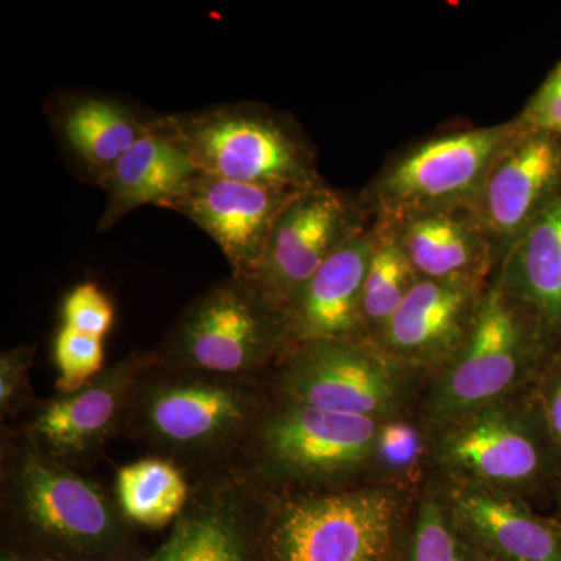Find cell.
Returning <instances> with one entry per match:
<instances>
[{"label":"cell","mask_w":561,"mask_h":561,"mask_svg":"<svg viewBox=\"0 0 561 561\" xmlns=\"http://www.w3.org/2000/svg\"><path fill=\"white\" fill-rule=\"evenodd\" d=\"M253 376L154 365L133 393L127 426L169 460L209 463L239 453L262 415Z\"/></svg>","instance_id":"obj_1"},{"label":"cell","mask_w":561,"mask_h":561,"mask_svg":"<svg viewBox=\"0 0 561 561\" xmlns=\"http://www.w3.org/2000/svg\"><path fill=\"white\" fill-rule=\"evenodd\" d=\"M162 121L203 175L294 191L323 181L297 121L262 103H219Z\"/></svg>","instance_id":"obj_2"},{"label":"cell","mask_w":561,"mask_h":561,"mask_svg":"<svg viewBox=\"0 0 561 561\" xmlns=\"http://www.w3.org/2000/svg\"><path fill=\"white\" fill-rule=\"evenodd\" d=\"M291 345L286 313L250 278L221 279L186 306L154 351L172 370L254 376Z\"/></svg>","instance_id":"obj_3"},{"label":"cell","mask_w":561,"mask_h":561,"mask_svg":"<svg viewBox=\"0 0 561 561\" xmlns=\"http://www.w3.org/2000/svg\"><path fill=\"white\" fill-rule=\"evenodd\" d=\"M2 507L27 534L70 551H108L125 537L116 497L25 440L3 454Z\"/></svg>","instance_id":"obj_4"},{"label":"cell","mask_w":561,"mask_h":561,"mask_svg":"<svg viewBox=\"0 0 561 561\" xmlns=\"http://www.w3.org/2000/svg\"><path fill=\"white\" fill-rule=\"evenodd\" d=\"M378 419L283 402L262 412L234 468L247 481H324L362 467L376 454Z\"/></svg>","instance_id":"obj_5"},{"label":"cell","mask_w":561,"mask_h":561,"mask_svg":"<svg viewBox=\"0 0 561 561\" xmlns=\"http://www.w3.org/2000/svg\"><path fill=\"white\" fill-rule=\"evenodd\" d=\"M519 131L515 121L424 140L383 169L362 197L365 206L381 220L471 206L491 165Z\"/></svg>","instance_id":"obj_6"},{"label":"cell","mask_w":561,"mask_h":561,"mask_svg":"<svg viewBox=\"0 0 561 561\" xmlns=\"http://www.w3.org/2000/svg\"><path fill=\"white\" fill-rule=\"evenodd\" d=\"M397 504L381 491H342L284 502L264 500L265 561H383Z\"/></svg>","instance_id":"obj_7"},{"label":"cell","mask_w":561,"mask_h":561,"mask_svg":"<svg viewBox=\"0 0 561 561\" xmlns=\"http://www.w3.org/2000/svg\"><path fill=\"white\" fill-rule=\"evenodd\" d=\"M368 214L364 198L324 181L298 191L279 214L250 279L284 311L335 251L367 230Z\"/></svg>","instance_id":"obj_8"},{"label":"cell","mask_w":561,"mask_h":561,"mask_svg":"<svg viewBox=\"0 0 561 561\" xmlns=\"http://www.w3.org/2000/svg\"><path fill=\"white\" fill-rule=\"evenodd\" d=\"M157 364L154 351H136L81 389L41 402L25 423L24 440L68 465L90 459L127 424L133 393Z\"/></svg>","instance_id":"obj_9"},{"label":"cell","mask_w":561,"mask_h":561,"mask_svg":"<svg viewBox=\"0 0 561 561\" xmlns=\"http://www.w3.org/2000/svg\"><path fill=\"white\" fill-rule=\"evenodd\" d=\"M527 339L524 308L500 279L483 290L470 331L443 379L435 411L460 419L497 400L519 378Z\"/></svg>","instance_id":"obj_10"},{"label":"cell","mask_w":561,"mask_h":561,"mask_svg":"<svg viewBox=\"0 0 561 561\" xmlns=\"http://www.w3.org/2000/svg\"><path fill=\"white\" fill-rule=\"evenodd\" d=\"M283 402L378 419L398 397L389 362L360 341L294 345L279 375Z\"/></svg>","instance_id":"obj_11"},{"label":"cell","mask_w":561,"mask_h":561,"mask_svg":"<svg viewBox=\"0 0 561 561\" xmlns=\"http://www.w3.org/2000/svg\"><path fill=\"white\" fill-rule=\"evenodd\" d=\"M262 513L257 486L238 471L210 476L146 561H265Z\"/></svg>","instance_id":"obj_12"},{"label":"cell","mask_w":561,"mask_h":561,"mask_svg":"<svg viewBox=\"0 0 561 561\" xmlns=\"http://www.w3.org/2000/svg\"><path fill=\"white\" fill-rule=\"evenodd\" d=\"M44 113L62 160L81 183L102 187L125 153L153 130L161 113L92 90L54 92Z\"/></svg>","instance_id":"obj_13"},{"label":"cell","mask_w":561,"mask_h":561,"mask_svg":"<svg viewBox=\"0 0 561 561\" xmlns=\"http://www.w3.org/2000/svg\"><path fill=\"white\" fill-rule=\"evenodd\" d=\"M298 191L201 175L168 206L208 234L231 275L250 278L260 267L279 214Z\"/></svg>","instance_id":"obj_14"},{"label":"cell","mask_w":561,"mask_h":561,"mask_svg":"<svg viewBox=\"0 0 561 561\" xmlns=\"http://www.w3.org/2000/svg\"><path fill=\"white\" fill-rule=\"evenodd\" d=\"M560 187L559 136L522 125L491 165L470 208L497 253L505 254Z\"/></svg>","instance_id":"obj_15"},{"label":"cell","mask_w":561,"mask_h":561,"mask_svg":"<svg viewBox=\"0 0 561 561\" xmlns=\"http://www.w3.org/2000/svg\"><path fill=\"white\" fill-rule=\"evenodd\" d=\"M375 249L368 227L313 273L297 291L286 313L291 345L320 341H359L362 290Z\"/></svg>","instance_id":"obj_16"},{"label":"cell","mask_w":561,"mask_h":561,"mask_svg":"<svg viewBox=\"0 0 561 561\" xmlns=\"http://www.w3.org/2000/svg\"><path fill=\"white\" fill-rule=\"evenodd\" d=\"M442 443V457L454 470L494 486H519L538 478L542 453L518 416L482 408L460 416Z\"/></svg>","instance_id":"obj_17"},{"label":"cell","mask_w":561,"mask_h":561,"mask_svg":"<svg viewBox=\"0 0 561 561\" xmlns=\"http://www.w3.org/2000/svg\"><path fill=\"white\" fill-rule=\"evenodd\" d=\"M419 278L482 283L497 251L470 206L381 220Z\"/></svg>","instance_id":"obj_18"},{"label":"cell","mask_w":561,"mask_h":561,"mask_svg":"<svg viewBox=\"0 0 561 561\" xmlns=\"http://www.w3.org/2000/svg\"><path fill=\"white\" fill-rule=\"evenodd\" d=\"M201 175L180 140L158 117L153 130L139 139L102 184L105 208L98 231L108 232L142 206L168 208Z\"/></svg>","instance_id":"obj_19"},{"label":"cell","mask_w":561,"mask_h":561,"mask_svg":"<svg viewBox=\"0 0 561 561\" xmlns=\"http://www.w3.org/2000/svg\"><path fill=\"white\" fill-rule=\"evenodd\" d=\"M482 283L419 278L383 330L387 345L409 359L456 353L482 298Z\"/></svg>","instance_id":"obj_20"},{"label":"cell","mask_w":561,"mask_h":561,"mask_svg":"<svg viewBox=\"0 0 561 561\" xmlns=\"http://www.w3.org/2000/svg\"><path fill=\"white\" fill-rule=\"evenodd\" d=\"M501 283L548 327L561 328V187L505 251Z\"/></svg>","instance_id":"obj_21"},{"label":"cell","mask_w":561,"mask_h":561,"mask_svg":"<svg viewBox=\"0 0 561 561\" xmlns=\"http://www.w3.org/2000/svg\"><path fill=\"white\" fill-rule=\"evenodd\" d=\"M457 516L508 561H561V537L518 502L486 489L460 491Z\"/></svg>","instance_id":"obj_22"},{"label":"cell","mask_w":561,"mask_h":561,"mask_svg":"<svg viewBox=\"0 0 561 561\" xmlns=\"http://www.w3.org/2000/svg\"><path fill=\"white\" fill-rule=\"evenodd\" d=\"M183 471L165 457L133 461L117 470L116 497L127 522L146 527L175 523L191 500Z\"/></svg>","instance_id":"obj_23"},{"label":"cell","mask_w":561,"mask_h":561,"mask_svg":"<svg viewBox=\"0 0 561 561\" xmlns=\"http://www.w3.org/2000/svg\"><path fill=\"white\" fill-rule=\"evenodd\" d=\"M375 249L362 290V324L386 330L419 279L415 271L389 228L376 220Z\"/></svg>","instance_id":"obj_24"},{"label":"cell","mask_w":561,"mask_h":561,"mask_svg":"<svg viewBox=\"0 0 561 561\" xmlns=\"http://www.w3.org/2000/svg\"><path fill=\"white\" fill-rule=\"evenodd\" d=\"M58 393L81 389L105 370V341L60 324L51 343Z\"/></svg>","instance_id":"obj_25"},{"label":"cell","mask_w":561,"mask_h":561,"mask_svg":"<svg viewBox=\"0 0 561 561\" xmlns=\"http://www.w3.org/2000/svg\"><path fill=\"white\" fill-rule=\"evenodd\" d=\"M116 309L106 291L92 280L77 284L61 305V324L103 339L113 330Z\"/></svg>","instance_id":"obj_26"},{"label":"cell","mask_w":561,"mask_h":561,"mask_svg":"<svg viewBox=\"0 0 561 561\" xmlns=\"http://www.w3.org/2000/svg\"><path fill=\"white\" fill-rule=\"evenodd\" d=\"M411 561H463L451 524L435 501L424 502L421 507Z\"/></svg>","instance_id":"obj_27"},{"label":"cell","mask_w":561,"mask_h":561,"mask_svg":"<svg viewBox=\"0 0 561 561\" xmlns=\"http://www.w3.org/2000/svg\"><path fill=\"white\" fill-rule=\"evenodd\" d=\"M35 348L16 346L3 351L0 356V412L11 415L24 405L28 397V370Z\"/></svg>","instance_id":"obj_28"},{"label":"cell","mask_w":561,"mask_h":561,"mask_svg":"<svg viewBox=\"0 0 561 561\" xmlns=\"http://www.w3.org/2000/svg\"><path fill=\"white\" fill-rule=\"evenodd\" d=\"M526 130L561 136V65L526 106L518 119Z\"/></svg>","instance_id":"obj_29"},{"label":"cell","mask_w":561,"mask_h":561,"mask_svg":"<svg viewBox=\"0 0 561 561\" xmlns=\"http://www.w3.org/2000/svg\"><path fill=\"white\" fill-rule=\"evenodd\" d=\"M420 435L404 423H390L379 431L376 453L393 470L409 468L420 454Z\"/></svg>","instance_id":"obj_30"},{"label":"cell","mask_w":561,"mask_h":561,"mask_svg":"<svg viewBox=\"0 0 561 561\" xmlns=\"http://www.w3.org/2000/svg\"><path fill=\"white\" fill-rule=\"evenodd\" d=\"M548 421L553 437L561 446V376L551 391V397H549Z\"/></svg>","instance_id":"obj_31"},{"label":"cell","mask_w":561,"mask_h":561,"mask_svg":"<svg viewBox=\"0 0 561 561\" xmlns=\"http://www.w3.org/2000/svg\"><path fill=\"white\" fill-rule=\"evenodd\" d=\"M2 561H22V560L14 559V557H3Z\"/></svg>","instance_id":"obj_32"}]
</instances>
